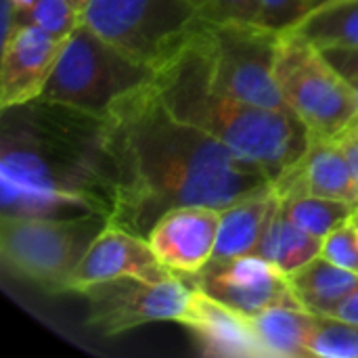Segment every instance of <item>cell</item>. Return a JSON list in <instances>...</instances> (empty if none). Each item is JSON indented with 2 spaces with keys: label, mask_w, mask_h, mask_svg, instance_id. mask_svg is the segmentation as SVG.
<instances>
[{
  "label": "cell",
  "mask_w": 358,
  "mask_h": 358,
  "mask_svg": "<svg viewBox=\"0 0 358 358\" xmlns=\"http://www.w3.org/2000/svg\"><path fill=\"white\" fill-rule=\"evenodd\" d=\"M336 141L344 147V151H346V155H348L358 178V115L336 136Z\"/></svg>",
  "instance_id": "83f0119b"
},
{
  "label": "cell",
  "mask_w": 358,
  "mask_h": 358,
  "mask_svg": "<svg viewBox=\"0 0 358 358\" xmlns=\"http://www.w3.org/2000/svg\"><path fill=\"white\" fill-rule=\"evenodd\" d=\"M321 50L342 76H358V46H323Z\"/></svg>",
  "instance_id": "4316f807"
},
{
  "label": "cell",
  "mask_w": 358,
  "mask_h": 358,
  "mask_svg": "<svg viewBox=\"0 0 358 358\" xmlns=\"http://www.w3.org/2000/svg\"><path fill=\"white\" fill-rule=\"evenodd\" d=\"M80 21L82 13L69 0H36L23 19V23H36L57 38H69Z\"/></svg>",
  "instance_id": "603a6c76"
},
{
  "label": "cell",
  "mask_w": 358,
  "mask_h": 358,
  "mask_svg": "<svg viewBox=\"0 0 358 358\" xmlns=\"http://www.w3.org/2000/svg\"><path fill=\"white\" fill-rule=\"evenodd\" d=\"M2 214L69 218L115 208L107 115L36 99L2 111Z\"/></svg>",
  "instance_id": "7a4b0ae2"
},
{
  "label": "cell",
  "mask_w": 358,
  "mask_h": 358,
  "mask_svg": "<svg viewBox=\"0 0 358 358\" xmlns=\"http://www.w3.org/2000/svg\"><path fill=\"white\" fill-rule=\"evenodd\" d=\"M310 10L313 0H258L256 23L283 34L300 23Z\"/></svg>",
  "instance_id": "cb8c5ba5"
},
{
  "label": "cell",
  "mask_w": 358,
  "mask_h": 358,
  "mask_svg": "<svg viewBox=\"0 0 358 358\" xmlns=\"http://www.w3.org/2000/svg\"><path fill=\"white\" fill-rule=\"evenodd\" d=\"M323 46H358V0H329L315 6L292 29Z\"/></svg>",
  "instance_id": "ffe728a7"
},
{
  "label": "cell",
  "mask_w": 358,
  "mask_h": 358,
  "mask_svg": "<svg viewBox=\"0 0 358 358\" xmlns=\"http://www.w3.org/2000/svg\"><path fill=\"white\" fill-rule=\"evenodd\" d=\"M321 248L323 239L306 233L296 222H292L279 203L258 248L254 250V256H260L273 266H277L281 273L292 275L317 256H321Z\"/></svg>",
  "instance_id": "d6986e66"
},
{
  "label": "cell",
  "mask_w": 358,
  "mask_h": 358,
  "mask_svg": "<svg viewBox=\"0 0 358 358\" xmlns=\"http://www.w3.org/2000/svg\"><path fill=\"white\" fill-rule=\"evenodd\" d=\"M273 187L281 199L317 195L358 206V178L344 147L336 138L310 136L304 155L283 170Z\"/></svg>",
  "instance_id": "5bb4252c"
},
{
  "label": "cell",
  "mask_w": 358,
  "mask_h": 358,
  "mask_svg": "<svg viewBox=\"0 0 358 358\" xmlns=\"http://www.w3.org/2000/svg\"><path fill=\"white\" fill-rule=\"evenodd\" d=\"M344 78L348 80L350 88L355 90V94H357V99H358V76H344Z\"/></svg>",
  "instance_id": "f546056e"
},
{
  "label": "cell",
  "mask_w": 358,
  "mask_h": 358,
  "mask_svg": "<svg viewBox=\"0 0 358 358\" xmlns=\"http://www.w3.org/2000/svg\"><path fill=\"white\" fill-rule=\"evenodd\" d=\"M69 2H71L80 13H84V8L88 6V2H90V0H69Z\"/></svg>",
  "instance_id": "4dcf8cb0"
},
{
  "label": "cell",
  "mask_w": 358,
  "mask_h": 358,
  "mask_svg": "<svg viewBox=\"0 0 358 358\" xmlns=\"http://www.w3.org/2000/svg\"><path fill=\"white\" fill-rule=\"evenodd\" d=\"M279 36L254 21H201L191 42L216 86L250 105L289 111L275 82Z\"/></svg>",
  "instance_id": "52a82bcc"
},
{
  "label": "cell",
  "mask_w": 358,
  "mask_h": 358,
  "mask_svg": "<svg viewBox=\"0 0 358 358\" xmlns=\"http://www.w3.org/2000/svg\"><path fill=\"white\" fill-rule=\"evenodd\" d=\"M266 358H306L317 315L304 308L277 306L250 317Z\"/></svg>",
  "instance_id": "ac0fdd59"
},
{
  "label": "cell",
  "mask_w": 358,
  "mask_h": 358,
  "mask_svg": "<svg viewBox=\"0 0 358 358\" xmlns=\"http://www.w3.org/2000/svg\"><path fill=\"white\" fill-rule=\"evenodd\" d=\"M325 317H334V319L358 325V287L355 292H350L344 300H340L336 304V308L329 315H325Z\"/></svg>",
  "instance_id": "f1b7e54d"
},
{
  "label": "cell",
  "mask_w": 358,
  "mask_h": 358,
  "mask_svg": "<svg viewBox=\"0 0 358 358\" xmlns=\"http://www.w3.org/2000/svg\"><path fill=\"white\" fill-rule=\"evenodd\" d=\"M153 82L164 105L178 120L224 143L271 180L294 166L308 147L310 132L294 111L250 105L216 86L191 38L155 69Z\"/></svg>",
  "instance_id": "3957f363"
},
{
  "label": "cell",
  "mask_w": 358,
  "mask_h": 358,
  "mask_svg": "<svg viewBox=\"0 0 358 358\" xmlns=\"http://www.w3.org/2000/svg\"><path fill=\"white\" fill-rule=\"evenodd\" d=\"M323 2H329V0H313V8L319 6V4H323Z\"/></svg>",
  "instance_id": "1f68e13d"
},
{
  "label": "cell",
  "mask_w": 358,
  "mask_h": 358,
  "mask_svg": "<svg viewBox=\"0 0 358 358\" xmlns=\"http://www.w3.org/2000/svg\"><path fill=\"white\" fill-rule=\"evenodd\" d=\"M122 277H134L155 283L178 275H174L159 262L145 237L107 222L82 256L71 277L69 292L78 294L92 283Z\"/></svg>",
  "instance_id": "4fadbf2b"
},
{
  "label": "cell",
  "mask_w": 358,
  "mask_h": 358,
  "mask_svg": "<svg viewBox=\"0 0 358 358\" xmlns=\"http://www.w3.org/2000/svg\"><path fill=\"white\" fill-rule=\"evenodd\" d=\"M281 208L285 216L292 222H296L300 229H304L306 233L319 239H325L331 231L352 220L358 206L350 201H342V199L296 195V197L281 199Z\"/></svg>",
  "instance_id": "44dd1931"
},
{
  "label": "cell",
  "mask_w": 358,
  "mask_h": 358,
  "mask_svg": "<svg viewBox=\"0 0 358 358\" xmlns=\"http://www.w3.org/2000/svg\"><path fill=\"white\" fill-rule=\"evenodd\" d=\"M201 21H254L258 0H193Z\"/></svg>",
  "instance_id": "484cf974"
},
{
  "label": "cell",
  "mask_w": 358,
  "mask_h": 358,
  "mask_svg": "<svg viewBox=\"0 0 358 358\" xmlns=\"http://www.w3.org/2000/svg\"><path fill=\"white\" fill-rule=\"evenodd\" d=\"M185 279L210 298L245 317H256L277 306L302 308L287 275L254 254L212 258L197 275Z\"/></svg>",
  "instance_id": "30bf717a"
},
{
  "label": "cell",
  "mask_w": 358,
  "mask_h": 358,
  "mask_svg": "<svg viewBox=\"0 0 358 358\" xmlns=\"http://www.w3.org/2000/svg\"><path fill=\"white\" fill-rule=\"evenodd\" d=\"M218 224V208L178 206L153 224L147 241L168 271L178 277H191L214 258Z\"/></svg>",
  "instance_id": "7c38bea8"
},
{
  "label": "cell",
  "mask_w": 358,
  "mask_h": 358,
  "mask_svg": "<svg viewBox=\"0 0 358 358\" xmlns=\"http://www.w3.org/2000/svg\"><path fill=\"white\" fill-rule=\"evenodd\" d=\"M107 143L117 182L109 222L145 239L172 208L222 210L273 182L256 164L178 120L155 82L124 94L109 109Z\"/></svg>",
  "instance_id": "6da1fadb"
},
{
  "label": "cell",
  "mask_w": 358,
  "mask_h": 358,
  "mask_svg": "<svg viewBox=\"0 0 358 358\" xmlns=\"http://www.w3.org/2000/svg\"><path fill=\"white\" fill-rule=\"evenodd\" d=\"M82 21L157 69L189 42L201 17L193 0H90Z\"/></svg>",
  "instance_id": "ba28073f"
},
{
  "label": "cell",
  "mask_w": 358,
  "mask_h": 358,
  "mask_svg": "<svg viewBox=\"0 0 358 358\" xmlns=\"http://www.w3.org/2000/svg\"><path fill=\"white\" fill-rule=\"evenodd\" d=\"M321 256L358 275V227L348 220L323 239Z\"/></svg>",
  "instance_id": "d4e9b609"
},
{
  "label": "cell",
  "mask_w": 358,
  "mask_h": 358,
  "mask_svg": "<svg viewBox=\"0 0 358 358\" xmlns=\"http://www.w3.org/2000/svg\"><path fill=\"white\" fill-rule=\"evenodd\" d=\"M308 355L317 358H358V325L317 315L308 340Z\"/></svg>",
  "instance_id": "7402d4cb"
},
{
  "label": "cell",
  "mask_w": 358,
  "mask_h": 358,
  "mask_svg": "<svg viewBox=\"0 0 358 358\" xmlns=\"http://www.w3.org/2000/svg\"><path fill=\"white\" fill-rule=\"evenodd\" d=\"M277 88L310 136L336 138L358 115V99L348 80L308 38L283 31L275 57Z\"/></svg>",
  "instance_id": "8992f818"
},
{
  "label": "cell",
  "mask_w": 358,
  "mask_h": 358,
  "mask_svg": "<svg viewBox=\"0 0 358 358\" xmlns=\"http://www.w3.org/2000/svg\"><path fill=\"white\" fill-rule=\"evenodd\" d=\"M176 323L193 334L203 357L266 358L252 319L197 287H193L189 306Z\"/></svg>",
  "instance_id": "9a60e30c"
},
{
  "label": "cell",
  "mask_w": 358,
  "mask_h": 358,
  "mask_svg": "<svg viewBox=\"0 0 358 358\" xmlns=\"http://www.w3.org/2000/svg\"><path fill=\"white\" fill-rule=\"evenodd\" d=\"M281 199L273 182L220 210L214 258L250 256L258 248Z\"/></svg>",
  "instance_id": "2e32d148"
},
{
  "label": "cell",
  "mask_w": 358,
  "mask_h": 358,
  "mask_svg": "<svg viewBox=\"0 0 358 358\" xmlns=\"http://www.w3.org/2000/svg\"><path fill=\"white\" fill-rule=\"evenodd\" d=\"M352 222L358 227V208H357V212H355V216H352Z\"/></svg>",
  "instance_id": "d6a6232c"
},
{
  "label": "cell",
  "mask_w": 358,
  "mask_h": 358,
  "mask_svg": "<svg viewBox=\"0 0 358 358\" xmlns=\"http://www.w3.org/2000/svg\"><path fill=\"white\" fill-rule=\"evenodd\" d=\"M109 220L96 214L69 218L2 214L0 256L6 271L44 292H69L71 277Z\"/></svg>",
  "instance_id": "5b68a950"
},
{
  "label": "cell",
  "mask_w": 358,
  "mask_h": 358,
  "mask_svg": "<svg viewBox=\"0 0 358 358\" xmlns=\"http://www.w3.org/2000/svg\"><path fill=\"white\" fill-rule=\"evenodd\" d=\"M67 38H57L36 23L19 25L2 42L0 109H13L42 96Z\"/></svg>",
  "instance_id": "8fae6325"
},
{
  "label": "cell",
  "mask_w": 358,
  "mask_h": 358,
  "mask_svg": "<svg viewBox=\"0 0 358 358\" xmlns=\"http://www.w3.org/2000/svg\"><path fill=\"white\" fill-rule=\"evenodd\" d=\"M153 78L155 69L151 65L128 55L80 21L67 38L40 99L107 115L124 94L153 82Z\"/></svg>",
  "instance_id": "277c9868"
},
{
  "label": "cell",
  "mask_w": 358,
  "mask_h": 358,
  "mask_svg": "<svg viewBox=\"0 0 358 358\" xmlns=\"http://www.w3.org/2000/svg\"><path fill=\"white\" fill-rule=\"evenodd\" d=\"M78 294L88 302V327L113 338L147 323L178 321L189 306L193 285L185 277L155 283L122 277L92 283Z\"/></svg>",
  "instance_id": "9c48e42d"
},
{
  "label": "cell",
  "mask_w": 358,
  "mask_h": 358,
  "mask_svg": "<svg viewBox=\"0 0 358 358\" xmlns=\"http://www.w3.org/2000/svg\"><path fill=\"white\" fill-rule=\"evenodd\" d=\"M289 285L304 310L325 317L340 300L358 287V275L346 271L323 256H317L300 271L287 275Z\"/></svg>",
  "instance_id": "e0dca14e"
}]
</instances>
